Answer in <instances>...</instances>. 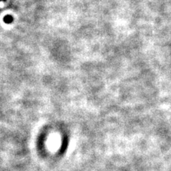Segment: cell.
I'll use <instances>...</instances> for the list:
<instances>
[{
	"label": "cell",
	"mask_w": 171,
	"mask_h": 171,
	"mask_svg": "<svg viewBox=\"0 0 171 171\" xmlns=\"http://www.w3.org/2000/svg\"><path fill=\"white\" fill-rule=\"evenodd\" d=\"M0 1H1V0H0Z\"/></svg>",
	"instance_id": "cell-2"
},
{
	"label": "cell",
	"mask_w": 171,
	"mask_h": 171,
	"mask_svg": "<svg viewBox=\"0 0 171 171\" xmlns=\"http://www.w3.org/2000/svg\"><path fill=\"white\" fill-rule=\"evenodd\" d=\"M5 21L7 23H10L11 21H12V17L11 16H7L5 18Z\"/></svg>",
	"instance_id": "cell-1"
}]
</instances>
